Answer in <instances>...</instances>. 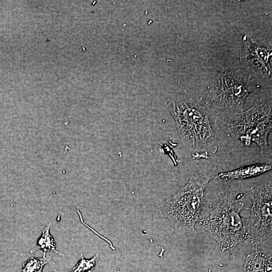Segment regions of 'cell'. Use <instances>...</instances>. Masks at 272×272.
<instances>
[{
  "mask_svg": "<svg viewBox=\"0 0 272 272\" xmlns=\"http://www.w3.org/2000/svg\"><path fill=\"white\" fill-rule=\"evenodd\" d=\"M243 43L241 60L263 77H270L271 72L269 64L271 50L260 45L246 35L243 37Z\"/></svg>",
  "mask_w": 272,
  "mask_h": 272,
  "instance_id": "obj_7",
  "label": "cell"
},
{
  "mask_svg": "<svg viewBox=\"0 0 272 272\" xmlns=\"http://www.w3.org/2000/svg\"><path fill=\"white\" fill-rule=\"evenodd\" d=\"M271 254L265 251H256L249 254L245 264V272H271Z\"/></svg>",
  "mask_w": 272,
  "mask_h": 272,
  "instance_id": "obj_9",
  "label": "cell"
},
{
  "mask_svg": "<svg viewBox=\"0 0 272 272\" xmlns=\"http://www.w3.org/2000/svg\"><path fill=\"white\" fill-rule=\"evenodd\" d=\"M99 258L96 254L90 259H85L82 254L79 256V260L77 265L73 268L72 272H92Z\"/></svg>",
  "mask_w": 272,
  "mask_h": 272,
  "instance_id": "obj_12",
  "label": "cell"
},
{
  "mask_svg": "<svg viewBox=\"0 0 272 272\" xmlns=\"http://www.w3.org/2000/svg\"><path fill=\"white\" fill-rule=\"evenodd\" d=\"M271 170V165L256 163L241 167L232 171L220 172L217 174V177L225 181L245 179L259 176Z\"/></svg>",
  "mask_w": 272,
  "mask_h": 272,
  "instance_id": "obj_8",
  "label": "cell"
},
{
  "mask_svg": "<svg viewBox=\"0 0 272 272\" xmlns=\"http://www.w3.org/2000/svg\"><path fill=\"white\" fill-rule=\"evenodd\" d=\"M252 206L248 218H243L244 241L257 246L271 238L272 234V187L262 183L250 188Z\"/></svg>",
  "mask_w": 272,
  "mask_h": 272,
  "instance_id": "obj_6",
  "label": "cell"
},
{
  "mask_svg": "<svg viewBox=\"0 0 272 272\" xmlns=\"http://www.w3.org/2000/svg\"><path fill=\"white\" fill-rule=\"evenodd\" d=\"M215 170L207 163L176 194L158 205L160 216L170 221L176 233L192 238L196 235L195 225L204 203L205 190Z\"/></svg>",
  "mask_w": 272,
  "mask_h": 272,
  "instance_id": "obj_1",
  "label": "cell"
},
{
  "mask_svg": "<svg viewBox=\"0 0 272 272\" xmlns=\"http://www.w3.org/2000/svg\"><path fill=\"white\" fill-rule=\"evenodd\" d=\"M219 196L215 209L207 218L200 219L199 224L225 251L244 241V226L240 212L248 209L235 199L228 183H225Z\"/></svg>",
  "mask_w": 272,
  "mask_h": 272,
  "instance_id": "obj_4",
  "label": "cell"
},
{
  "mask_svg": "<svg viewBox=\"0 0 272 272\" xmlns=\"http://www.w3.org/2000/svg\"><path fill=\"white\" fill-rule=\"evenodd\" d=\"M215 125L218 130L239 140L246 146L255 143L261 154H271L268 143L272 128L271 103L266 100H256L244 111L223 112L216 117Z\"/></svg>",
  "mask_w": 272,
  "mask_h": 272,
  "instance_id": "obj_3",
  "label": "cell"
},
{
  "mask_svg": "<svg viewBox=\"0 0 272 272\" xmlns=\"http://www.w3.org/2000/svg\"><path fill=\"white\" fill-rule=\"evenodd\" d=\"M165 105L174 117L183 145L196 152L215 153L219 137L213 130L205 106L184 94L169 97Z\"/></svg>",
  "mask_w": 272,
  "mask_h": 272,
  "instance_id": "obj_2",
  "label": "cell"
},
{
  "mask_svg": "<svg viewBox=\"0 0 272 272\" xmlns=\"http://www.w3.org/2000/svg\"><path fill=\"white\" fill-rule=\"evenodd\" d=\"M255 87L245 76L231 71H222L213 80L205 106L214 111H242L247 96Z\"/></svg>",
  "mask_w": 272,
  "mask_h": 272,
  "instance_id": "obj_5",
  "label": "cell"
},
{
  "mask_svg": "<svg viewBox=\"0 0 272 272\" xmlns=\"http://www.w3.org/2000/svg\"><path fill=\"white\" fill-rule=\"evenodd\" d=\"M54 264L49 255L45 256L44 252L43 256L38 258L32 257L28 259L22 265V268L19 272H42L43 266L46 264Z\"/></svg>",
  "mask_w": 272,
  "mask_h": 272,
  "instance_id": "obj_11",
  "label": "cell"
},
{
  "mask_svg": "<svg viewBox=\"0 0 272 272\" xmlns=\"http://www.w3.org/2000/svg\"><path fill=\"white\" fill-rule=\"evenodd\" d=\"M50 227L51 224H49L43 229L42 235L38 240L36 246L30 251V253H32L37 250H42L45 253L47 251H52L63 255L56 249V241L50 233Z\"/></svg>",
  "mask_w": 272,
  "mask_h": 272,
  "instance_id": "obj_10",
  "label": "cell"
}]
</instances>
